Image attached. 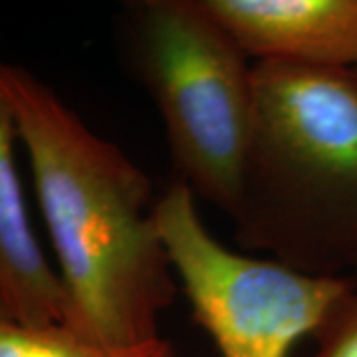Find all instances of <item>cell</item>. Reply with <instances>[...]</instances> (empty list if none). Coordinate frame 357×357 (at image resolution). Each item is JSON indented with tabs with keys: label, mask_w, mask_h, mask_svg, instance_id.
<instances>
[{
	"label": "cell",
	"mask_w": 357,
	"mask_h": 357,
	"mask_svg": "<svg viewBox=\"0 0 357 357\" xmlns=\"http://www.w3.org/2000/svg\"><path fill=\"white\" fill-rule=\"evenodd\" d=\"M2 79L64 286V326L103 345L159 337L178 282L151 178L26 68L2 64Z\"/></svg>",
	"instance_id": "6da1fadb"
},
{
	"label": "cell",
	"mask_w": 357,
	"mask_h": 357,
	"mask_svg": "<svg viewBox=\"0 0 357 357\" xmlns=\"http://www.w3.org/2000/svg\"><path fill=\"white\" fill-rule=\"evenodd\" d=\"M234 243L310 276L357 272V70L255 64Z\"/></svg>",
	"instance_id": "7a4b0ae2"
},
{
	"label": "cell",
	"mask_w": 357,
	"mask_h": 357,
	"mask_svg": "<svg viewBox=\"0 0 357 357\" xmlns=\"http://www.w3.org/2000/svg\"><path fill=\"white\" fill-rule=\"evenodd\" d=\"M119 44L163 121L177 181L230 218L255 123V66L201 0L129 2Z\"/></svg>",
	"instance_id": "3957f363"
},
{
	"label": "cell",
	"mask_w": 357,
	"mask_h": 357,
	"mask_svg": "<svg viewBox=\"0 0 357 357\" xmlns=\"http://www.w3.org/2000/svg\"><path fill=\"white\" fill-rule=\"evenodd\" d=\"M155 220L192 319L220 357H290L357 284L356 276H310L225 246L204 227L197 197L178 181L157 197Z\"/></svg>",
	"instance_id": "277c9868"
},
{
	"label": "cell",
	"mask_w": 357,
	"mask_h": 357,
	"mask_svg": "<svg viewBox=\"0 0 357 357\" xmlns=\"http://www.w3.org/2000/svg\"><path fill=\"white\" fill-rule=\"evenodd\" d=\"M256 62L357 70V0H201Z\"/></svg>",
	"instance_id": "5b68a950"
},
{
	"label": "cell",
	"mask_w": 357,
	"mask_h": 357,
	"mask_svg": "<svg viewBox=\"0 0 357 357\" xmlns=\"http://www.w3.org/2000/svg\"><path fill=\"white\" fill-rule=\"evenodd\" d=\"M20 145L0 64V319L64 326L66 292L34 232L16 163Z\"/></svg>",
	"instance_id": "8992f818"
},
{
	"label": "cell",
	"mask_w": 357,
	"mask_h": 357,
	"mask_svg": "<svg viewBox=\"0 0 357 357\" xmlns=\"http://www.w3.org/2000/svg\"><path fill=\"white\" fill-rule=\"evenodd\" d=\"M0 357H175L161 335L137 345L89 342L66 326H26L0 319Z\"/></svg>",
	"instance_id": "52a82bcc"
},
{
	"label": "cell",
	"mask_w": 357,
	"mask_h": 357,
	"mask_svg": "<svg viewBox=\"0 0 357 357\" xmlns=\"http://www.w3.org/2000/svg\"><path fill=\"white\" fill-rule=\"evenodd\" d=\"M314 337L318 342L314 357H357V284L337 302Z\"/></svg>",
	"instance_id": "ba28073f"
}]
</instances>
